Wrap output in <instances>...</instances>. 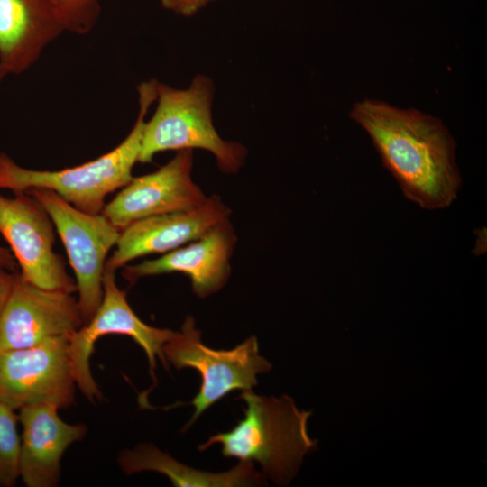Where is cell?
<instances>
[{
	"mask_svg": "<svg viewBox=\"0 0 487 487\" xmlns=\"http://www.w3.org/2000/svg\"><path fill=\"white\" fill-rule=\"evenodd\" d=\"M349 115L367 133L406 198L427 210L446 208L457 198L462 178L455 142L441 120L371 98L354 103Z\"/></svg>",
	"mask_w": 487,
	"mask_h": 487,
	"instance_id": "1",
	"label": "cell"
},
{
	"mask_svg": "<svg viewBox=\"0 0 487 487\" xmlns=\"http://www.w3.org/2000/svg\"><path fill=\"white\" fill-rule=\"evenodd\" d=\"M239 397L245 403L243 418L231 430L211 436L199 450L220 444L224 456L256 462L265 477L288 485L305 455L317 449V441L307 430L311 411L299 410L287 395L267 397L248 390Z\"/></svg>",
	"mask_w": 487,
	"mask_h": 487,
	"instance_id": "2",
	"label": "cell"
},
{
	"mask_svg": "<svg viewBox=\"0 0 487 487\" xmlns=\"http://www.w3.org/2000/svg\"><path fill=\"white\" fill-rule=\"evenodd\" d=\"M157 82L152 78L138 85L137 119L128 135L115 148L93 161L60 170L23 168L1 152L0 189L15 193L45 188L85 213H101L106 196L124 188L133 178L132 170L138 162L145 116L157 98Z\"/></svg>",
	"mask_w": 487,
	"mask_h": 487,
	"instance_id": "3",
	"label": "cell"
},
{
	"mask_svg": "<svg viewBox=\"0 0 487 487\" xmlns=\"http://www.w3.org/2000/svg\"><path fill=\"white\" fill-rule=\"evenodd\" d=\"M214 84L198 75L186 89L157 82V107L145 122L138 162H152L161 152L202 149L211 152L222 172L234 174L244 164L247 151L216 132L211 106Z\"/></svg>",
	"mask_w": 487,
	"mask_h": 487,
	"instance_id": "4",
	"label": "cell"
},
{
	"mask_svg": "<svg viewBox=\"0 0 487 487\" xmlns=\"http://www.w3.org/2000/svg\"><path fill=\"white\" fill-rule=\"evenodd\" d=\"M163 354L167 363L174 368L195 369L201 377L199 391L191 401L194 413L185 427L228 393L252 390L258 383L257 375L271 369V364L259 354L255 336L229 350L212 349L202 343L192 317H188L181 330L174 332L164 345Z\"/></svg>",
	"mask_w": 487,
	"mask_h": 487,
	"instance_id": "5",
	"label": "cell"
},
{
	"mask_svg": "<svg viewBox=\"0 0 487 487\" xmlns=\"http://www.w3.org/2000/svg\"><path fill=\"white\" fill-rule=\"evenodd\" d=\"M29 191L52 220L76 276L78 305L87 323L103 299V276L108 252L120 231L101 213H85L45 188Z\"/></svg>",
	"mask_w": 487,
	"mask_h": 487,
	"instance_id": "6",
	"label": "cell"
},
{
	"mask_svg": "<svg viewBox=\"0 0 487 487\" xmlns=\"http://www.w3.org/2000/svg\"><path fill=\"white\" fill-rule=\"evenodd\" d=\"M110 334L128 335L144 350L153 381L156 382L157 359L168 366L163 346L174 331L142 322L131 308L126 292L117 287L115 271H105L103 299L97 310L69 336V354L77 387L91 402L101 400L102 394L90 370V358L96 342Z\"/></svg>",
	"mask_w": 487,
	"mask_h": 487,
	"instance_id": "7",
	"label": "cell"
},
{
	"mask_svg": "<svg viewBox=\"0 0 487 487\" xmlns=\"http://www.w3.org/2000/svg\"><path fill=\"white\" fill-rule=\"evenodd\" d=\"M69 336L0 353V401L15 410L37 403H51L60 409L71 406L77 384Z\"/></svg>",
	"mask_w": 487,
	"mask_h": 487,
	"instance_id": "8",
	"label": "cell"
},
{
	"mask_svg": "<svg viewBox=\"0 0 487 487\" xmlns=\"http://www.w3.org/2000/svg\"><path fill=\"white\" fill-rule=\"evenodd\" d=\"M54 225L41 203L29 192L13 198L0 195V234L9 244L21 277L48 290L77 291L62 257L53 251Z\"/></svg>",
	"mask_w": 487,
	"mask_h": 487,
	"instance_id": "9",
	"label": "cell"
},
{
	"mask_svg": "<svg viewBox=\"0 0 487 487\" xmlns=\"http://www.w3.org/2000/svg\"><path fill=\"white\" fill-rule=\"evenodd\" d=\"M84 324L72 293L38 288L16 273L0 313V353L71 335Z\"/></svg>",
	"mask_w": 487,
	"mask_h": 487,
	"instance_id": "10",
	"label": "cell"
},
{
	"mask_svg": "<svg viewBox=\"0 0 487 487\" xmlns=\"http://www.w3.org/2000/svg\"><path fill=\"white\" fill-rule=\"evenodd\" d=\"M193 152L177 151L176 155L152 173L132 180L104 206L101 214L119 231L150 216L191 209L207 198L193 181Z\"/></svg>",
	"mask_w": 487,
	"mask_h": 487,
	"instance_id": "11",
	"label": "cell"
},
{
	"mask_svg": "<svg viewBox=\"0 0 487 487\" xmlns=\"http://www.w3.org/2000/svg\"><path fill=\"white\" fill-rule=\"evenodd\" d=\"M230 215L221 198L211 195L197 207L138 220L120 231L105 271H115L138 257L179 248L199 239Z\"/></svg>",
	"mask_w": 487,
	"mask_h": 487,
	"instance_id": "12",
	"label": "cell"
},
{
	"mask_svg": "<svg viewBox=\"0 0 487 487\" xmlns=\"http://www.w3.org/2000/svg\"><path fill=\"white\" fill-rule=\"evenodd\" d=\"M237 237L230 219L217 224L202 237L158 259L125 265L123 276L131 283L146 276L180 272L188 276L199 298L220 290L231 274L230 260Z\"/></svg>",
	"mask_w": 487,
	"mask_h": 487,
	"instance_id": "13",
	"label": "cell"
},
{
	"mask_svg": "<svg viewBox=\"0 0 487 487\" xmlns=\"http://www.w3.org/2000/svg\"><path fill=\"white\" fill-rule=\"evenodd\" d=\"M51 403H37L19 409L23 427L19 477L28 487H53L60 478L65 451L87 434L84 424H69Z\"/></svg>",
	"mask_w": 487,
	"mask_h": 487,
	"instance_id": "14",
	"label": "cell"
},
{
	"mask_svg": "<svg viewBox=\"0 0 487 487\" xmlns=\"http://www.w3.org/2000/svg\"><path fill=\"white\" fill-rule=\"evenodd\" d=\"M64 32L52 0H0V81L28 70Z\"/></svg>",
	"mask_w": 487,
	"mask_h": 487,
	"instance_id": "15",
	"label": "cell"
},
{
	"mask_svg": "<svg viewBox=\"0 0 487 487\" xmlns=\"http://www.w3.org/2000/svg\"><path fill=\"white\" fill-rule=\"evenodd\" d=\"M126 474L153 471L167 476L174 486L232 487L250 486L264 482V475L254 470L253 463L240 461L223 473H210L183 464L151 444H142L122 452L118 458Z\"/></svg>",
	"mask_w": 487,
	"mask_h": 487,
	"instance_id": "16",
	"label": "cell"
},
{
	"mask_svg": "<svg viewBox=\"0 0 487 487\" xmlns=\"http://www.w3.org/2000/svg\"><path fill=\"white\" fill-rule=\"evenodd\" d=\"M15 409L0 401V486L14 485L19 477L21 438Z\"/></svg>",
	"mask_w": 487,
	"mask_h": 487,
	"instance_id": "17",
	"label": "cell"
},
{
	"mask_svg": "<svg viewBox=\"0 0 487 487\" xmlns=\"http://www.w3.org/2000/svg\"><path fill=\"white\" fill-rule=\"evenodd\" d=\"M105 0H52L65 31L78 35L89 33L96 25Z\"/></svg>",
	"mask_w": 487,
	"mask_h": 487,
	"instance_id": "18",
	"label": "cell"
},
{
	"mask_svg": "<svg viewBox=\"0 0 487 487\" xmlns=\"http://www.w3.org/2000/svg\"><path fill=\"white\" fill-rule=\"evenodd\" d=\"M216 0H159L161 6L184 17H190Z\"/></svg>",
	"mask_w": 487,
	"mask_h": 487,
	"instance_id": "19",
	"label": "cell"
},
{
	"mask_svg": "<svg viewBox=\"0 0 487 487\" xmlns=\"http://www.w3.org/2000/svg\"><path fill=\"white\" fill-rule=\"evenodd\" d=\"M15 274L0 267V313L14 284Z\"/></svg>",
	"mask_w": 487,
	"mask_h": 487,
	"instance_id": "20",
	"label": "cell"
},
{
	"mask_svg": "<svg viewBox=\"0 0 487 487\" xmlns=\"http://www.w3.org/2000/svg\"><path fill=\"white\" fill-rule=\"evenodd\" d=\"M0 267L14 272L16 262L11 252L0 245Z\"/></svg>",
	"mask_w": 487,
	"mask_h": 487,
	"instance_id": "21",
	"label": "cell"
}]
</instances>
